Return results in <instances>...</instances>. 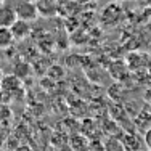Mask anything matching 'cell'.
<instances>
[{
  "label": "cell",
  "mask_w": 151,
  "mask_h": 151,
  "mask_svg": "<svg viewBox=\"0 0 151 151\" xmlns=\"http://www.w3.org/2000/svg\"><path fill=\"white\" fill-rule=\"evenodd\" d=\"M15 12H16L18 19L26 21V23L35 21L37 16H39L35 2H31V0H19V2L15 5Z\"/></svg>",
  "instance_id": "6da1fadb"
},
{
  "label": "cell",
  "mask_w": 151,
  "mask_h": 151,
  "mask_svg": "<svg viewBox=\"0 0 151 151\" xmlns=\"http://www.w3.org/2000/svg\"><path fill=\"white\" fill-rule=\"evenodd\" d=\"M122 18V8L116 3H109L105 6L101 15V23L106 26H114V24L119 23V19Z\"/></svg>",
  "instance_id": "7a4b0ae2"
},
{
  "label": "cell",
  "mask_w": 151,
  "mask_h": 151,
  "mask_svg": "<svg viewBox=\"0 0 151 151\" xmlns=\"http://www.w3.org/2000/svg\"><path fill=\"white\" fill-rule=\"evenodd\" d=\"M18 21L16 12H15V6L12 5H3L0 8V27H5V29H10Z\"/></svg>",
  "instance_id": "3957f363"
},
{
  "label": "cell",
  "mask_w": 151,
  "mask_h": 151,
  "mask_svg": "<svg viewBox=\"0 0 151 151\" xmlns=\"http://www.w3.org/2000/svg\"><path fill=\"white\" fill-rule=\"evenodd\" d=\"M35 6H37V12L40 16H53L56 12H58V3L56 0H37L35 2Z\"/></svg>",
  "instance_id": "277c9868"
},
{
  "label": "cell",
  "mask_w": 151,
  "mask_h": 151,
  "mask_svg": "<svg viewBox=\"0 0 151 151\" xmlns=\"http://www.w3.org/2000/svg\"><path fill=\"white\" fill-rule=\"evenodd\" d=\"M10 31H12L15 40H24V39H26L27 35L31 34V24L26 23V21L18 19L16 23L13 24L12 27H10Z\"/></svg>",
  "instance_id": "5b68a950"
},
{
  "label": "cell",
  "mask_w": 151,
  "mask_h": 151,
  "mask_svg": "<svg viewBox=\"0 0 151 151\" xmlns=\"http://www.w3.org/2000/svg\"><path fill=\"white\" fill-rule=\"evenodd\" d=\"M15 37H13L12 31L5 29V27H0V50H6L10 47H13L15 44Z\"/></svg>",
  "instance_id": "8992f818"
},
{
  "label": "cell",
  "mask_w": 151,
  "mask_h": 151,
  "mask_svg": "<svg viewBox=\"0 0 151 151\" xmlns=\"http://www.w3.org/2000/svg\"><path fill=\"white\" fill-rule=\"evenodd\" d=\"M105 151H125V148L121 140L114 138V137H109L105 143Z\"/></svg>",
  "instance_id": "52a82bcc"
},
{
  "label": "cell",
  "mask_w": 151,
  "mask_h": 151,
  "mask_svg": "<svg viewBox=\"0 0 151 151\" xmlns=\"http://www.w3.org/2000/svg\"><path fill=\"white\" fill-rule=\"evenodd\" d=\"M143 142H145L146 148L151 151V127L145 130V135H143Z\"/></svg>",
  "instance_id": "ba28073f"
},
{
  "label": "cell",
  "mask_w": 151,
  "mask_h": 151,
  "mask_svg": "<svg viewBox=\"0 0 151 151\" xmlns=\"http://www.w3.org/2000/svg\"><path fill=\"white\" fill-rule=\"evenodd\" d=\"M3 5H5V0H0V8H2Z\"/></svg>",
  "instance_id": "9c48e42d"
},
{
  "label": "cell",
  "mask_w": 151,
  "mask_h": 151,
  "mask_svg": "<svg viewBox=\"0 0 151 151\" xmlns=\"http://www.w3.org/2000/svg\"><path fill=\"white\" fill-rule=\"evenodd\" d=\"M88 2H95V0H88Z\"/></svg>",
  "instance_id": "30bf717a"
},
{
  "label": "cell",
  "mask_w": 151,
  "mask_h": 151,
  "mask_svg": "<svg viewBox=\"0 0 151 151\" xmlns=\"http://www.w3.org/2000/svg\"><path fill=\"white\" fill-rule=\"evenodd\" d=\"M150 106H151V101H150Z\"/></svg>",
  "instance_id": "8fae6325"
}]
</instances>
